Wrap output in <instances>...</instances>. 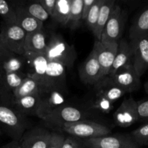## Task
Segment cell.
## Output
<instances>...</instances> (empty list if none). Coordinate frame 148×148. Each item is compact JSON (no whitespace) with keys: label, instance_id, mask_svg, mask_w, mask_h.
Instances as JSON below:
<instances>
[{"label":"cell","instance_id":"cell-9","mask_svg":"<svg viewBox=\"0 0 148 148\" xmlns=\"http://www.w3.org/2000/svg\"><path fill=\"white\" fill-rule=\"evenodd\" d=\"M108 77L127 93L137 90L141 86L140 77L136 72L132 63L120 69L114 75Z\"/></svg>","mask_w":148,"mask_h":148},{"label":"cell","instance_id":"cell-12","mask_svg":"<svg viewBox=\"0 0 148 148\" xmlns=\"http://www.w3.org/2000/svg\"><path fill=\"white\" fill-rule=\"evenodd\" d=\"M79 76L81 81L85 85H94L102 79L101 66L98 62L95 48L92 51L79 69Z\"/></svg>","mask_w":148,"mask_h":148},{"label":"cell","instance_id":"cell-15","mask_svg":"<svg viewBox=\"0 0 148 148\" xmlns=\"http://www.w3.org/2000/svg\"><path fill=\"white\" fill-rule=\"evenodd\" d=\"M94 47L95 48L98 62L101 66V77L108 76L112 66L118 48V43H103L95 40Z\"/></svg>","mask_w":148,"mask_h":148},{"label":"cell","instance_id":"cell-21","mask_svg":"<svg viewBox=\"0 0 148 148\" xmlns=\"http://www.w3.org/2000/svg\"><path fill=\"white\" fill-rule=\"evenodd\" d=\"M46 45H47V41H46V35L43 30L28 33L26 34L25 40V53L45 54Z\"/></svg>","mask_w":148,"mask_h":148},{"label":"cell","instance_id":"cell-25","mask_svg":"<svg viewBox=\"0 0 148 148\" xmlns=\"http://www.w3.org/2000/svg\"><path fill=\"white\" fill-rule=\"evenodd\" d=\"M40 92V86L38 82L33 78L27 77L23 80L20 87L13 92L14 100L22 97L32 95H39Z\"/></svg>","mask_w":148,"mask_h":148},{"label":"cell","instance_id":"cell-40","mask_svg":"<svg viewBox=\"0 0 148 148\" xmlns=\"http://www.w3.org/2000/svg\"><path fill=\"white\" fill-rule=\"evenodd\" d=\"M13 55H14V53H10L0 46V66L4 61H6L8 58L11 57Z\"/></svg>","mask_w":148,"mask_h":148},{"label":"cell","instance_id":"cell-30","mask_svg":"<svg viewBox=\"0 0 148 148\" xmlns=\"http://www.w3.org/2000/svg\"><path fill=\"white\" fill-rule=\"evenodd\" d=\"M0 16L4 21V24L18 25L14 7L4 0H0Z\"/></svg>","mask_w":148,"mask_h":148},{"label":"cell","instance_id":"cell-16","mask_svg":"<svg viewBox=\"0 0 148 148\" xmlns=\"http://www.w3.org/2000/svg\"><path fill=\"white\" fill-rule=\"evenodd\" d=\"M51 132L42 127H35L27 130L20 143L22 148H47Z\"/></svg>","mask_w":148,"mask_h":148},{"label":"cell","instance_id":"cell-42","mask_svg":"<svg viewBox=\"0 0 148 148\" xmlns=\"http://www.w3.org/2000/svg\"><path fill=\"white\" fill-rule=\"evenodd\" d=\"M144 88H145V91L146 93L148 94V80L145 82V83Z\"/></svg>","mask_w":148,"mask_h":148},{"label":"cell","instance_id":"cell-29","mask_svg":"<svg viewBox=\"0 0 148 148\" xmlns=\"http://www.w3.org/2000/svg\"><path fill=\"white\" fill-rule=\"evenodd\" d=\"M25 66V62L23 56L14 54L8 58L1 64V66L4 72H23V69Z\"/></svg>","mask_w":148,"mask_h":148},{"label":"cell","instance_id":"cell-28","mask_svg":"<svg viewBox=\"0 0 148 148\" xmlns=\"http://www.w3.org/2000/svg\"><path fill=\"white\" fill-rule=\"evenodd\" d=\"M114 104L106 98L95 94L88 102V108L101 114H109L114 108Z\"/></svg>","mask_w":148,"mask_h":148},{"label":"cell","instance_id":"cell-17","mask_svg":"<svg viewBox=\"0 0 148 148\" xmlns=\"http://www.w3.org/2000/svg\"><path fill=\"white\" fill-rule=\"evenodd\" d=\"M93 86L95 95L103 97L113 103L127 94L124 90L113 82L108 76L103 77Z\"/></svg>","mask_w":148,"mask_h":148},{"label":"cell","instance_id":"cell-23","mask_svg":"<svg viewBox=\"0 0 148 148\" xmlns=\"http://www.w3.org/2000/svg\"><path fill=\"white\" fill-rule=\"evenodd\" d=\"M115 4V0H105L103 4L101 6L99 14H98L96 27H95V33L93 34L95 38V40L101 41V35L103 31L104 27L109 18L110 14H111V11H112Z\"/></svg>","mask_w":148,"mask_h":148},{"label":"cell","instance_id":"cell-10","mask_svg":"<svg viewBox=\"0 0 148 148\" xmlns=\"http://www.w3.org/2000/svg\"><path fill=\"white\" fill-rule=\"evenodd\" d=\"M23 57L25 59V66H27V69L26 75L27 77L33 78L36 82H38L41 90L49 63L45 54L25 53Z\"/></svg>","mask_w":148,"mask_h":148},{"label":"cell","instance_id":"cell-8","mask_svg":"<svg viewBox=\"0 0 148 148\" xmlns=\"http://www.w3.org/2000/svg\"><path fill=\"white\" fill-rule=\"evenodd\" d=\"M83 144L87 148H139L131 136L127 134L87 139L83 140Z\"/></svg>","mask_w":148,"mask_h":148},{"label":"cell","instance_id":"cell-2","mask_svg":"<svg viewBox=\"0 0 148 148\" xmlns=\"http://www.w3.org/2000/svg\"><path fill=\"white\" fill-rule=\"evenodd\" d=\"M30 125L27 117L14 108L0 106V130L12 140L20 141L24 133L29 130Z\"/></svg>","mask_w":148,"mask_h":148},{"label":"cell","instance_id":"cell-3","mask_svg":"<svg viewBox=\"0 0 148 148\" xmlns=\"http://www.w3.org/2000/svg\"><path fill=\"white\" fill-rule=\"evenodd\" d=\"M89 114L68 104L59 107L43 119L46 125L54 130H62L65 124L88 119Z\"/></svg>","mask_w":148,"mask_h":148},{"label":"cell","instance_id":"cell-37","mask_svg":"<svg viewBox=\"0 0 148 148\" xmlns=\"http://www.w3.org/2000/svg\"><path fill=\"white\" fill-rule=\"evenodd\" d=\"M38 2L41 4L49 15L51 17L56 5V0H39Z\"/></svg>","mask_w":148,"mask_h":148},{"label":"cell","instance_id":"cell-5","mask_svg":"<svg viewBox=\"0 0 148 148\" xmlns=\"http://www.w3.org/2000/svg\"><path fill=\"white\" fill-rule=\"evenodd\" d=\"M25 37L26 33L17 25L4 24L0 31V46L10 53L23 56Z\"/></svg>","mask_w":148,"mask_h":148},{"label":"cell","instance_id":"cell-14","mask_svg":"<svg viewBox=\"0 0 148 148\" xmlns=\"http://www.w3.org/2000/svg\"><path fill=\"white\" fill-rule=\"evenodd\" d=\"M130 43L133 51V66L141 77L148 69V34Z\"/></svg>","mask_w":148,"mask_h":148},{"label":"cell","instance_id":"cell-11","mask_svg":"<svg viewBox=\"0 0 148 148\" xmlns=\"http://www.w3.org/2000/svg\"><path fill=\"white\" fill-rule=\"evenodd\" d=\"M117 126L122 128L130 127L138 121L137 103L132 97L125 98L114 114Z\"/></svg>","mask_w":148,"mask_h":148},{"label":"cell","instance_id":"cell-35","mask_svg":"<svg viewBox=\"0 0 148 148\" xmlns=\"http://www.w3.org/2000/svg\"><path fill=\"white\" fill-rule=\"evenodd\" d=\"M137 103V113L138 121H148V98L142 100Z\"/></svg>","mask_w":148,"mask_h":148},{"label":"cell","instance_id":"cell-36","mask_svg":"<svg viewBox=\"0 0 148 148\" xmlns=\"http://www.w3.org/2000/svg\"><path fill=\"white\" fill-rule=\"evenodd\" d=\"M64 137L62 134L56 132H51L50 142L47 148H62Z\"/></svg>","mask_w":148,"mask_h":148},{"label":"cell","instance_id":"cell-6","mask_svg":"<svg viewBox=\"0 0 148 148\" xmlns=\"http://www.w3.org/2000/svg\"><path fill=\"white\" fill-rule=\"evenodd\" d=\"M62 130L74 137L84 140L103 137L111 133V130L108 127L88 119L65 124Z\"/></svg>","mask_w":148,"mask_h":148},{"label":"cell","instance_id":"cell-26","mask_svg":"<svg viewBox=\"0 0 148 148\" xmlns=\"http://www.w3.org/2000/svg\"><path fill=\"white\" fill-rule=\"evenodd\" d=\"M82 5L83 0L71 1L70 14L67 26L72 30H76L80 26L82 18Z\"/></svg>","mask_w":148,"mask_h":148},{"label":"cell","instance_id":"cell-33","mask_svg":"<svg viewBox=\"0 0 148 148\" xmlns=\"http://www.w3.org/2000/svg\"><path fill=\"white\" fill-rule=\"evenodd\" d=\"M24 7H25L30 15H32L33 17L37 19L39 21L42 22L43 23V22L46 21L50 17L38 1L30 3L28 5L24 6Z\"/></svg>","mask_w":148,"mask_h":148},{"label":"cell","instance_id":"cell-41","mask_svg":"<svg viewBox=\"0 0 148 148\" xmlns=\"http://www.w3.org/2000/svg\"><path fill=\"white\" fill-rule=\"evenodd\" d=\"M0 148H22L20 145V141L17 140H12L11 142L8 143L7 144L4 145Z\"/></svg>","mask_w":148,"mask_h":148},{"label":"cell","instance_id":"cell-22","mask_svg":"<svg viewBox=\"0 0 148 148\" xmlns=\"http://www.w3.org/2000/svg\"><path fill=\"white\" fill-rule=\"evenodd\" d=\"M148 34V4L134 18L130 28V41H134Z\"/></svg>","mask_w":148,"mask_h":148},{"label":"cell","instance_id":"cell-31","mask_svg":"<svg viewBox=\"0 0 148 148\" xmlns=\"http://www.w3.org/2000/svg\"><path fill=\"white\" fill-rule=\"evenodd\" d=\"M27 77V75L24 72H4L6 84L12 93L21 85L23 80Z\"/></svg>","mask_w":148,"mask_h":148},{"label":"cell","instance_id":"cell-4","mask_svg":"<svg viewBox=\"0 0 148 148\" xmlns=\"http://www.w3.org/2000/svg\"><path fill=\"white\" fill-rule=\"evenodd\" d=\"M127 20V11L116 3L104 27L101 41L103 43H118L121 39Z\"/></svg>","mask_w":148,"mask_h":148},{"label":"cell","instance_id":"cell-32","mask_svg":"<svg viewBox=\"0 0 148 148\" xmlns=\"http://www.w3.org/2000/svg\"><path fill=\"white\" fill-rule=\"evenodd\" d=\"M104 1H105V0H95V2L92 5L90 11L88 13L86 20H85L87 26L93 34L95 33V27H96L100 9H101V6L103 4Z\"/></svg>","mask_w":148,"mask_h":148},{"label":"cell","instance_id":"cell-1","mask_svg":"<svg viewBox=\"0 0 148 148\" xmlns=\"http://www.w3.org/2000/svg\"><path fill=\"white\" fill-rule=\"evenodd\" d=\"M45 56L48 62H59L66 69H70L77 59V52L61 35L53 33L47 41Z\"/></svg>","mask_w":148,"mask_h":148},{"label":"cell","instance_id":"cell-18","mask_svg":"<svg viewBox=\"0 0 148 148\" xmlns=\"http://www.w3.org/2000/svg\"><path fill=\"white\" fill-rule=\"evenodd\" d=\"M132 56L133 51L130 41L121 38L118 42V48L115 59L108 76L114 75L120 69L132 63Z\"/></svg>","mask_w":148,"mask_h":148},{"label":"cell","instance_id":"cell-19","mask_svg":"<svg viewBox=\"0 0 148 148\" xmlns=\"http://www.w3.org/2000/svg\"><path fill=\"white\" fill-rule=\"evenodd\" d=\"M14 7V6H13ZM18 25L26 34L43 30V23L30 15L24 6L14 7Z\"/></svg>","mask_w":148,"mask_h":148},{"label":"cell","instance_id":"cell-13","mask_svg":"<svg viewBox=\"0 0 148 148\" xmlns=\"http://www.w3.org/2000/svg\"><path fill=\"white\" fill-rule=\"evenodd\" d=\"M66 69L59 62H49L41 90L50 88L67 90Z\"/></svg>","mask_w":148,"mask_h":148},{"label":"cell","instance_id":"cell-34","mask_svg":"<svg viewBox=\"0 0 148 148\" xmlns=\"http://www.w3.org/2000/svg\"><path fill=\"white\" fill-rule=\"evenodd\" d=\"M131 137L138 145H148V123L134 130Z\"/></svg>","mask_w":148,"mask_h":148},{"label":"cell","instance_id":"cell-20","mask_svg":"<svg viewBox=\"0 0 148 148\" xmlns=\"http://www.w3.org/2000/svg\"><path fill=\"white\" fill-rule=\"evenodd\" d=\"M39 95H27L15 99L14 108L26 117L27 116H36L40 103Z\"/></svg>","mask_w":148,"mask_h":148},{"label":"cell","instance_id":"cell-38","mask_svg":"<svg viewBox=\"0 0 148 148\" xmlns=\"http://www.w3.org/2000/svg\"><path fill=\"white\" fill-rule=\"evenodd\" d=\"M62 148H85L76 140L72 137H66L64 138L62 144Z\"/></svg>","mask_w":148,"mask_h":148},{"label":"cell","instance_id":"cell-43","mask_svg":"<svg viewBox=\"0 0 148 148\" xmlns=\"http://www.w3.org/2000/svg\"><path fill=\"white\" fill-rule=\"evenodd\" d=\"M2 134H3V132L1 131V130H0V136H1V135H2Z\"/></svg>","mask_w":148,"mask_h":148},{"label":"cell","instance_id":"cell-39","mask_svg":"<svg viewBox=\"0 0 148 148\" xmlns=\"http://www.w3.org/2000/svg\"><path fill=\"white\" fill-rule=\"evenodd\" d=\"M95 2V0H83V5H82V18L83 21H85L88 17L89 12L90 11L92 5Z\"/></svg>","mask_w":148,"mask_h":148},{"label":"cell","instance_id":"cell-7","mask_svg":"<svg viewBox=\"0 0 148 148\" xmlns=\"http://www.w3.org/2000/svg\"><path fill=\"white\" fill-rule=\"evenodd\" d=\"M67 92V90L59 88H50L40 91V103L36 116L43 120L56 108L66 104Z\"/></svg>","mask_w":148,"mask_h":148},{"label":"cell","instance_id":"cell-27","mask_svg":"<svg viewBox=\"0 0 148 148\" xmlns=\"http://www.w3.org/2000/svg\"><path fill=\"white\" fill-rule=\"evenodd\" d=\"M0 106L14 108V97L6 84L4 72L0 66Z\"/></svg>","mask_w":148,"mask_h":148},{"label":"cell","instance_id":"cell-24","mask_svg":"<svg viewBox=\"0 0 148 148\" xmlns=\"http://www.w3.org/2000/svg\"><path fill=\"white\" fill-rule=\"evenodd\" d=\"M72 0H56L54 10L51 17L62 25L67 26L70 14Z\"/></svg>","mask_w":148,"mask_h":148}]
</instances>
